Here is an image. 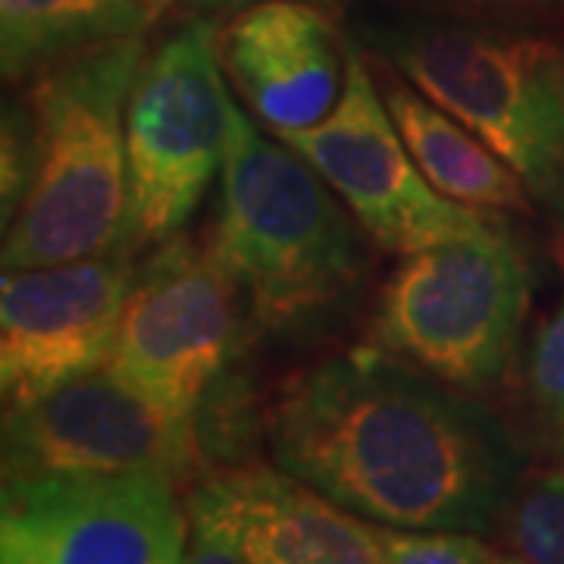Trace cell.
<instances>
[{"label": "cell", "mask_w": 564, "mask_h": 564, "mask_svg": "<svg viewBox=\"0 0 564 564\" xmlns=\"http://www.w3.org/2000/svg\"><path fill=\"white\" fill-rule=\"evenodd\" d=\"M185 3H192V7H198V10H210V7H220L223 0H185Z\"/></svg>", "instance_id": "603a6c76"}, {"label": "cell", "mask_w": 564, "mask_h": 564, "mask_svg": "<svg viewBox=\"0 0 564 564\" xmlns=\"http://www.w3.org/2000/svg\"><path fill=\"white\" fill-rule=\"evenodd\" d=\"M486 564H530V562H527L524 555H505V552H492Z\"/></svg>", "instance_id": "44dd1931"}, {"label": "cell", "mask_w": 564, "mask_h": 564, "mask_svg": "<svg viewBox=\"0 0 564 564\" xmlns=\"http://www.w3.org/2000/svg\"><path fill=\"white\" fill-rule=\"evenodd\" d=\"M163 474H51L3 480L0 564H170L188 511Z\"/></svg>", "instance_id": "9c48e42d"}, {"label": "cell", "mask_w": 564, "mask_h": 564, "mask_svg": "<svg viewBox=\"0 0 564 564\" xmlns=\"http://www.w3.org/2000/svg\"><path fill=\"white\" fill-rule=\"evenodd\" d=\"M154 17L144 0H0L3 79H35L91 47L139 39Z\"/></svg>", "instance_id": "9a60e30c"}, {"label": "cell", "mask_w": 564, "mask_h": 564, "mask_svg": "<svg viewBox=\"0 0 564 564\" xmlns=\"http://www.w3.org/2000/svg\"><path fill=\"white\" fill-rule=\"evenodd\" d=\"M170 564H182V558H173V562H170Z\"/></svg>", "instance_id": "d4e9b609"}, {"label": "cell", "mask_w": 564, "mask_h": 564, "mask_svg": "<svg viewBox=\"0 0 564 564\" xmlns=\"http://www.w3.org/2000/svg\"><path fill=\"white\" fill-rule=\"evenodd\" d=\"M232 7H248V3H258V0H229ZM314 3H321V7H333L336 0H314Z\"/></svg>", "instance_id": "7402d4cb"}, {"label": "cell", "mask_w": 564, "mask_h": 564, "mask_svg": "<svg viewBox=\"0 0 564 564\" xmlns=\"http://www.w3.org/2000/svg\"><path fill=\"white\" fill-rule=\"evenodd\" d=\"M239 345V292L185 239L139 270L107 367L151 402L198 417Z\"/></svg>", "instance_id": "30bf717a"}, {"label": "cell", "mask_w": 564, "mask_h": 564, "mask_svg": "<svg viewBox=\"0 0 564 564\" xmlns=\"http://www.w3.org/2000/svg\"><path fill=\"white\" fill-rule=\"evenodd\" d=\"M144 3H151V7H154V10H163V7H166V3H170V0H144Z\"/></svg>", "instance_id": "cb8c5ba5"}, {"label": "cell", "mask_w": 564, "mask_h": 564, "mask_svg": "<svg viewBox=\"0 0 564 564\" xmlns=\"http://www.w3.org/2000/svg\"><path fill=\"white\" fill-rule=\"evenodd\" d=\"M182 564H242V558L217 527L188 514V543L182 552Z\"/></svg>", "instance_id": "ffe728a7"}, {"label": "cell", "mask_w": 564, "mask_h": 564, "mask_svg": "<svg viewBox=\"0 0 564 564\" xmlns=\"http://www.w3.org/2000/svg\"><path fill=\"white\" fill-rule=\"evenodd\" d=\"M202 455L198 417L151 402L110 367L3 411V480L163 474L182 484Z\"/></svg>", "instance_id": "ba28073f"}, {"label": "cell", "mask_w": 564, "mask_h": 564, "mask_svg": "<svg viewBox=\"0 0 564 564\" xmlns=\"http://www.w3.org/2000/svg\"><path fill=\"white\" fill-rule=\"evenodd\" d=\"M533 292L530 261L508 232L404 254L386 282L373 343L423 373L484 389L502 380Z\"/></svg>", "instance_id": "5b68a950"}, {"label": "cell", "mask_w": 564, "mask_h": 564, "mask_svg": "<svg viewBox=\"0 0 564 564\" xmlns=\"http://www.w3.org/2000/svg\"><path fill=\"white\" fill-rule=\"evenodd\" d=\"M377 85L411 158L440 195L486 214L536 210L514 170L474 129H467L433 98H426L417 85H411L395 69H389V76Z\"/></svg>", "instance_id": "5bb4252c"}, {"label": "cell", "mask_w": 564, "mask_h": 564, "mask_svg": "<svg viewBox=\"0 0 564 564\" xmlns=\"http://www.w3.org/2000/svg\"><path fill=\"white\" fill-rule=\"evenodd\" d=\"M386 564H486L489 549L467 530H408L377 527Z\"/></svg>", "instance_id": "e0dca14e"}, {"label": "cell", "mask_w": 564, "mask_h": 564, "mask_svg": "<svg viewBox=\"0 0 564 564\" xmlns=\"http://www.w3.org/2000/svg\"><path fill=\"white\" fill-rule=\"evenodd\" d=\"M185 511L217 527L242 564H386L377 527L280 464L220 467L195 484Z\"/></svg>", "instance_id": "7c38bea8"}, {"label": "cell", "mask_w": 564, "mask_h": 564, "mask_svg": "<svg viewBox=\"0 0 564 564\" xmlns=\"http://www.w3.org/2000/svg\"><path fill=\"white\" fill-rule=\"evenodd\" d=\"M273 464L364 521L486 533L527 477L518 436L486 404L383 348L307 367L267 414Z\"/></svg>", "instance_id": "6da1fadb"}, {"label": "cell", "mask_w": 564, "mask_h": 564, "mask_svg": "<svg viewBox=\"0 0 564 564\" xmlns=\"http://www.w3.org/2000/svg\"><path fill=\"white\" fill-rule=\"evenodd\" d=\"M232 95L217 29L192 20L148 54L126 107L129 202L120 251L176 239L223 170Z\"/></svg>", "instance_id": "8992f818"}, {"label": "cell", "mask_w": 564, "mask_h": 564, "mask_svg": "<svg viewBox=\"0 0 564 564\" xmlns=\"http://www.w3.org/2000/svg\"><path fill=\"white\" fill-rule=\"evenodd\" d=\"M421 17L467 22H496V25H521L543 20L549 10L562 7V0H408Z\"/></svg>", "instance_id": "d6986e66"}, {"label": "cell", "mask_w": 564, "mask_h": 564, "mask_svg": "<svg viewBox=\"0 0 564 564\" xmlns=\"http://www.w3.org/2000/svg\"><path fill=\"white\" fill-rule=\"evenodd\" d=\"M135 276L139 270L126 251L32 270H3V404L32 402L107 367Z\"/></svg>", "instance_id": "8fae6325"}, {"label": "cell", "mask_w": 564, "mask_h": 564, "mask_svg": "<svg viewBox=\"0 0 564 564\" xmlns=\"http://www.w3.org/2000/svg\"><path fill=\"white\" fill-rule=\"evenodd\" d=\"M530 395L564 443V299L540 326L530 351Z\"/></svg>", "instance_id": "ac0fdd59"}, {"label": "cell", "mask_w": 564, "mask_h": 564, "mask_svg": "<svg viewBox=\"0 0 564 564\" xmlns=\"http://www.w3.org/2000/svg\"><path fill=\"white\" fill-rule=\"evenodd\" d=\"M229 85L273 132L321 126L343 98L348 41L314 0H258L217 32Z\"/></svg>", "instance_id": "4fadbf2b"}, {"label": "cell", "mask_w": 564, "mask_h": 564, "mask_svg": "<svg viewBox=\"0 0 564 564\" xmlns=\"http://www.w3.org/2000/svg\"><path fill=\"white\" fill-rule=\"evenodd\" d=\"M276 139L321 173L383 251L414 254L502 229L486 210L452 202L426 182L355 41H348V73L336 110L321 126L280 132Z\"/></svg>", "instance_id": "52a82bcc"}, {"label": "cell", "mask_w": 564, "mask_h": 564, "mask_svg": "<svg viewBox=\"0 0 564 564\" xmlns=\"http://www.w3.org/2000/svg\"><path fill=\"white\" fill-rule=\"evenodd\" d=\"M210 258L251 321L295 329L333 311L361 276V245L329 185L285 141L232 107Z\"/></svg>", "instance_id": "3957f363"}, {"label": "cell", "mask_w": 564, "mask_h": 564, "mask_svg": "<svg viewBox=\"0 0 564 564\" xmlns=\"http://www.w3.org/2000/svg\"><path fill=\"white\" fill-rule=\"evenodd\" d=\"M148 61L144 35L91 47L35 76L32 176L3 236V270L120 251L129 161L126 107Z\"/></svg>", "instance_id": "7a4b0ae2"}, {"label": "cell", "mask_w": 564, "mask_h": 564, "mask_svg": "<svg viewBox=\"0 0 564 564\" xmlns=\"http://www.w3.org/2000/svg\"><path fill=\"white\" fill-rule=\"evenodd\" d=\"M562 7H564V0H562Z\"/></svg>", "instance_id": "484cf974"}, {"label": "cell", "mask_w": 564, "mask_h": 564, "mask_svg": "<svg viewBox=\"0 0 564 564\" xmlns=\"http://www.w3.org/2000/svg\"><path fill=\"white\" fill-rule=\"evenodd\" d=\"M377 61L474 129L564 229V44L521 25L414 17L370 25Z\"/></svg>", "instance_id": "277c9868"}, {"label": "cell", "mask_w": 564, "mask_h": 564, "mask_svg": "<svg viewBox=\"0 0 564 564\" xmlns=\"http://www.w3.org/2000/svg\"><path fill=\"white\" fill-rule=\"evenodd\" d=\"M508 533L530 564H564V467L521 480L508 502Z\"/></svg>", "instance_id": "2e32d148"}]
</instances>
